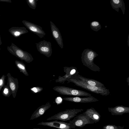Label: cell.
Returning <instances> with one entry per match:
<instances>
[{"mask_svg": "<svg viewBox=\"0 0 129 129\" xmlns=\"http://www.w3.org/2000/svg\"><path fill=\"white\" fill-rule=\"evenodd\" d=\"M0 2L10 3H12V1L11 0H0Z\"/></svg>", "mask_w": 129, "mask_h": 129, "instance_id": "obj_27", "label": "cell"}, {"mask_svg": "<svg viewBox=\"0 0 129 129\" xmlns=\"http://www.w3.org/2000/svg\"><path fill=\"white\" fill-rule=\"evenodd\" d=\"M38 0H27L26 2L29 7L31 8L35 9L37 5V2Z\"/></svg>", "mask_w": 129, "mask_h": 129, "instance_id": "obj_23", "label": "cell"}, {"mask_svg": "<svg viewBox=\"0 0 129 129\" xmlns=\"http://www.w3.org/2000/svg\"><path fill=\"white\" fill-rule=\"evenodd\" d=\"M83 110V109H66L65 111L59 112L48 118L46 120H56L67 121L76 116L77 114L81 112Z\"/></svg>", "mask_w": 129, "mask_h": 129, "instance_id": "obj_3", "label": "cell"}, {"mask_svg": "<svg viewBox=\"0 0 129 129\" xmlns=\"http://www.w3.org/2000/svg\"><path fill=\"white\" fill-rule=\"evenodd\" d=\"M36 44L38 51L41 54L48 57L51 56L52 50L51 42L44 40Z\"/></svg>", "mask_w": 129, "mask_h": 129, "instance_id": "obj_8", "label": "cell"}, {"mask_svg": "<svg viewBox=\"0 0 129 129\" xmlns=\"http://www.w3.org/2000/svg\"><path fill=\"white\" fill-rule=\"evenodd\" d=\"M86 115L96 123L101 119V116L99 113L93 108L88 109L84 112Z\"/></svg>", "mask_w": 129, "mask_h": 129, "instance_id": "obj_15", "label": "cell"}, {"mask_svg": "<svg viewBox=\"0 0 129 129\" xmlns=\"http://www.w3.org/2000/svg\"><path fill=\"white\" fill-rule=\"evenodd\" d=\"M91 28L94 31H97L101 28L100 23L96 21H93L90 23Z\"/></svg>", "mask_w": 129, "mask_h": 129, "instance_id": "obj_21", "label": "cell"}, {"mask_svg": "<svg viewBox=\"0 0 129 129\" xmlns=\"http://www.w3.org/2000/svg\"><path fill=\"white\" fill-rule=\"evenodd\" d=\"M15 62L16 66L20 72L25 76H28L29 74L26 70L25 65L22 62L16 60Z\"/></svg>", "mask_w": 129, "mask_h": 129, "instance_id": "obj_19", "label": "cell"}, {"mask_svg": "<svg viewBox=\"0 0 129 129\" xmlns=\"http://www.w3.org/2000/svg\"><path fill=\"white\" fill-rule=\"evenodd\" d=\"M98 55L95 52L91 49H85L82 53L81 57L83 65L93 71L100 72V68L93 62L95 58Z\"/></svg>", "mask_w": 129, "mask_h": 129, "instance_id": "obj_1", "label": "cell"}, {"mask_svg": "<svg viewBox=\"0 0 129 129\" xmlns=\"http://www.w3.org/2000/svg\"><path fill=\"white\" fill-rule=\"evenodd\" d=\"M69 123L73 124L76 127L81 128L84 127L86 125L94 123L93 121L84 112L76 115L73 120H70Z\"/></svg>", "mask_w": 129, "mask_h": 129, "instance_id": "obj_6", "label": "cell"}, {"mask_svg": "<svg viewBox=\"0 0 129 129\" xmlns=\"http://www.w3.org/2000/svg\"><path fill=\"white\" fill-rule=\"evenodd\" d=\"M50 25L51 33L53 38L60 48H63V44L62 39L59 29L52 21H50Z\"/></svg>", "mask_w": 129, "mask_h": 129, "instance_id": "obj_11", "label": "cell"}, {"mask_svg": "<svg viewBox=\"0 0 129 129\" xmlns=\"http://www.w3.org/2000/svg\"><path fill=\"white\" fill-rule=\"evenodd\" d=\"M37 125L47 126L59 129H74L76 127L72 124L58 121L57 120L50 122H42Z\"/></svg>", "mask_w": 129, "mask_h": 129, "instance_id": "obj_7", "label": "cell"}, {"mask_svg": "<svg viewBox=\"0 0 129 129\" xmlns=\"http://www.w3.org/2000/svg\"><path fill=\"white\" fill-rule=\"evenodd\" d=\"M2 42L1 41V35H0V46L2 44ZM1 50V48H0V50Z\"/></svg>", "mask_w": 129, "mask_h": 129, "instance_id": "obj_28", "label": "cell"}, {"mask_svg": "<svg viewBox=\"0 0 129 129\" xmlns=\"http://www.w3.org/2000/svg\"><path fill=\"white\" fill-rule=\"evenodd\" d=\"M22 22L29 31L36 34L41 39L45 35V32L41 26L26 20H23Z\"/></svg>", "mask_w": 129, "mask_h": 129, "instance_id": "obj_9", "label": "cell"}, {"mask_svg": "<svg viewBox=\"0 0 129 129\" xmlns=\"http://www.w3.org/2000/svg\"><path fill=\"white\" fill-rule=\"evenodd\" d=\"M65 101L77 103H89L96 102L99 100L91 96L85 98H80L79 97H66L63 98Z\"/></svg>", "mask_w": 129, "mask_h": 129, "instance_id": "obj_12", "label": "cell"}, {"mask_svg": "<svg viewBox=\"0 0 129 129\" xmlns=\"http://www.w3.org/2000/svg\"><path fill=\"white\" fill-rule=\"evenodd\" d=\"M127 82H128V85H128V84H129V77H128L127 79Z\"/></svg>", "mask_w": 129, "mask_h": 129, "instance_id": "obj_29", "label": "cell"}, {"mask_svg": "<svg viewBox=\"0 0 129 129\" xmlns=\"http://www.w3.org/2000/svg\"><path fill=\"white\" fill-rule=\"evenodd\" d=\"M110 3L112 8L117 12H119V8H120L123 13L124 14L125 10V4L123 0H111Z\"/></svg>", "mask_w": 129, "mask_h": 129, "instance_id": "obj_18", "label": "cell"}, {"mask_svg": "<svg viewBox=\"0 0 129 129\" xmlns=\"http://www.w3.org/2000/svg\"><path fill=\"white\" fill-rule=\"evenodd\" d=\"M2 94L6 97H9L12 94L11 91L7 85H5L2 89Z\"/></svg>", "mask_w": 129, "mask_h": 129, "instance_id": "obj_20", "label": "cell"}, {"mask_svg": "<svg viewBox=\"0 0 129 129\" xmlns=\"http://www.w3.org/2000/svg\"><path fill=\"white\" fill-rule=\"evenodd\" d=\"M32 129H41V128H34Z\"/></svg>", "mask_w": 129, "mask_h": 129, "instance_id": "obj_30", "label": "cell"}, {"mask_svg": "<svg viewBox=\"0 0 129 129\" xmlns=\"http://www.w3.org/2000/svg\"><path fill=\"white\" fill-rule=\"evenodd\" d=\"M7 76L8 78L7 85L8 86L11 91L13 98H15L18 88V80L17 78L12 76L9 73H8Z\"/></svg>", "mask_w": 129, "mask_h": 129, "instance_id": "obj_10", "label": "cell"}, {"mask_svg": "<svg viewBox=\"0 0 129 129\" xmlns=\"http://www.w3.org/2000/svg\"><path fill=\"white\" fill-rule=\"evenodd\" d=\"M124 126H121L114 125L108 124L103 126V129H124Z\"/></svg>", "mask_w": 129, "mask_h": 129, "instance_id": "obj_22", "label": "cell"}, {"mask_svg": "<svg viewBox=\"0 0 129 129\" xmlns=\"http://www.w3.org/2000/svg\"><path fill=\"white\" fill-rule=\"evenodd\" d=\"M43 88L42 87H34L33 88H31V90L35 93H37L40 92L43 89Z\"/></svg>", "mask_w": 129, "mask_h": 129, "instance_id": "obj_25", "label": "cell"}, {"mask_svg": "<svg viewBox=\"0 0 129 129\" xmlns=\"http://www.w3.org/2000/svg\"><path fill=\"white\" fill-rule=\"evenodd\" d=\"M77 76L80 80L86 84L97 87H106L103 83L95 80L84 77L78 74Z\"/></svg>", "mask_w": 129, "mask_h": 129, "instance_id": "obj_16", "label": "cell"}, {"mask_svg": "<svg viewBox=\"0 0 129 129\" xmlns=\"http://www.w3.org/2000/svg\"><path fill=\"white\" fill-rule=\"evenodd\" d=\"M1 16V15H0V16Z\"/></svg>", "mask_w": 129, "mask_h": 129, "instance_id": "obj_31", "label": "cell"}, {"mask_svg": "<svg viewBox=\"0 0 129 129\" xmlns=\"http://www.w3.org/2000/svg\"><path fill=\"white\" fill-rule=\"evenodd\" d=\"M53 88L59 94L62 95L88 97L91 96V94L84 91L65 86H57Z\"/></svg>", "mask_w": 129, "mask_h": 129, "instance_id": "obj_5", "label": "cell"}, {"mask_svg": "<svg viewBox=\"0 0 129 129\" xmlns=\"http://www.w3.org/2000/svg\"><path fill=\"white\" fill-rule=\"evenodd\" d=\"M108 110L112 115H122L123 114L129 113V107L122 105L117 106L113 107H108Z\"/></svg>", "mask_w": 129, "mask_h": 129, "instance_id": "obj_13", "label": "cell"}, {"mask_svg": "<svg viewBox=\"0 0 129 129\" xmlns=\"http://www.w3.org/2000/svg\"><path fill=\"white\" fill-rule=\"evenodd\" d=\"M76 72V70L75 69H73L71 70L70 72V75H72L75 74Z\"/></svg>", "mask_w": 129, "mask_h": 129, "instance_id": "obj_26", "label": "cell"}, {"mask_svg": "<svg viewBox=\"0 0 129 129\" xmlns=\"http://www.w3.org/2000/svg\"><path fill=\"white\" fill-rule=\"evenodd\" d=\"M8 31L12 36L16 38L28 32L26 28L23 27H13L10 28Z\"/></svg>", "mask_w": 129, "mask_h": 129, "instance_id": "obj_17", "label": "cell"}, {"mask_svg": "<svg viewBox=\"0 0 129 129\" xmlns=\"http://www.w3.org/2000/svg\"><path fill=\"white\" fill-rule=\"evenodd\" d=\"M69 81L74 83L75 85L91 92L100 94L103 96H107L110 94V92L106 88L97 87L86 84L80 80L73 78H68Z\"/></svg>", "mask_w": 129, "mask_h": 129, "instance_id": "obj_2", "label": "cell"}, {"mask_svg": "<svg viewBox=\"0 0 129 129\" xmlns=\"http://www.w3.org/2000/svg\"><path fill=\"white\" fill-rule=\"evenodd\" d=\"M51 106L50 102H48L45 105L39 107L32 115L30 120H33L40 117L43 115Z\"/></svg>", "mask_w": 129, "mask_h": 129, "instance_id": "obj_14", "label": "cell"}, {"mask_svg": "<svg viewBox=\"0 0 129 129\" xmlns=\"http://www.w3.org/2000/svg\"><path fill=\"white\" fill-rule=\"evenodd\" d=\"M5 76L3 75L0 78V91L2 89L3 86L5 85Z\"/></svg>", "mask_w": 129, "mask_h": 129, "instance_id": "obj_24", "label": "cell"}, {"mask_svg": "<svg viewBox=\"0 0 129 129\" xmlns=\"http://www.w3.org/2000/svg\"><path fill=\"white\" fill-rule=\"evenodd\" d=\"M7 49L12 54L26 62L30 63L34 60L31 54L23 51L13 43H11L10 46L7 47Z\"/></svg>", "mask_w": 129, "mask_h": 129, "instance_id": "obj_4", "label": "cell"}]
</instances>
